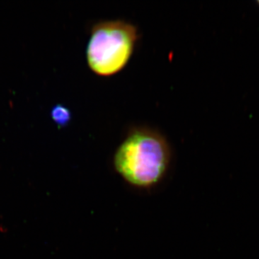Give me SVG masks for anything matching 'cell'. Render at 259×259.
I'll list each match as a JSON object with an SVG mask.
<instances>
[{
	"instance_id": "3",
	"label": "cell",
	"mask_w": 259,
	"mask_h": 259,
	"mask_svg": "<svg viewBox=\"0 0 259 259\" xmlns=\"http://www.w3.org/2000/svg\"><path fill=\"white\" fill-rule=\"evenodd\" d=\"M52 116L54 120L57 122L58 125L62 126L66 125L69 123L71 119V113L66 107L58 105L56 108L53 110Z\"/></svg>"
},
{
	"instance_id": "4",
	"label": "cell",
	"mask_w": 259,
	"mask_h": 259,
	"mask_svg": "<svg viewBox=\"0 0 259 259\" xmlns=\"http://www.w3.org/2000/svg\"><path fill=\"white\" fill-rule=\"evenodd\" d=\"M258 4H259V2H258Z\"/></svg>"
},
{
	"instance_id": "2",
	"label": "cell",
	"mask_w": 259,
	"mask_h": 259,
	"mask_svg": "<svg viewBox=\"0 0 259 259\" xmlns=\"http://www.w3.org/2000/svg\"><path fill=\"white\" fill-rule=\"evenodd\" d=\"M139 39L137 28L123 20H108L94 25L87 47V61L95 74L115 75L125 68Z\"/></svg>"
},
{
	"instance_id": "1",
	"label": "cell",
	"mask_w": 259,
	"mask_h": 259,
	"mask_svg": "<svg viewBox=\"0 0 259 259\" xmlns=\"http://www.w3.org/2000/svg\"><path fill=\"white\" fill-rule=\"evenodd\" d=\"M171 161L169 145L151 129H133L116 150L113 166L127 185L151 190L164 180Z\"/></svg>"
}]
</instances>
